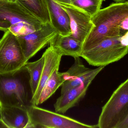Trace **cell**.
Wrapping results in <instances>:
<instances>
[{
  "label": "cell",
  "instance_id": "6da1fadb",
  "mask_svg": "<svg viewBox=\"0 0 128 128\" xmlns=\"http://www.w3.org/2000/svg\"><path fill=\"white\" fill-rule=\"evenodd\" d=\"M128 17V1L113 3L100 9L92 17L95 26L83 44L82 51L105 39L125 34L121 29L120 25Z\"/></svg>",
  "mask_w": 128,
  "mask_h": 128
},
{
  "label": "cell",
  "instance_id": "7a4b0ae2",
  "mask_svg": "<svg viewBox=\"0 0 128 128\" xmlns=\"http://www.w3.org/2000/svg\"><path fill=\"white\" fill-rule=\"evenodd\" d=\"M33 95L30 76L24 66L14 72L0 74V106L28 109L32 105Z\"/></svg>",
  "mask_w": 128,
  "mask_h": 128
},
{
  "label": "cell",
  "instance_id": "3957f363",
  "mask_svg": "<svg viewBox=\"0 0 128 128\" xmlns=\"http://www.w3.org/2000/svg\"><path fill=\"white\" fill-rule=\"evenodd\" d=\"M0 20L9 23V30L16 36L32 33L43 25L18 0H0Z\"/></svg>",
  "mask_w": 128,
  "mask_h": 128
},
{
  "label": "cell",
  "instance_id": "277c9868",
  "mask_svg": "<svg viewBox=\"0 0 128 128\" xmlns=\"http://www.w3.org/2000/svg\"><path fill=\"white\" fill-rule=\"evenodd\" d=\"M128 53V31L122 37L105 39L82 50L80 57L92 66L108 65L122 59Z\"/></svg>",
  "mask_w": 128,
  "mask_h": 128
},
{
  "label": "cell",
  "instance_id": "5b68a950",
  "mask_svg": "<svg viewBox=\"0 0 128 128\" xmlns=\"http://www.w3.org/2000/svg\"><path fill=\"white\" fill-rule=\"evenodd\" d=\"M128 112V78L114 92L102 107L98 128H116Z\"/></svg>",
  "mask_w": 128,
  "mask_h": 128
},
{
  "label": "cell",
  "instance_id": "8992f818",
  "mask_svg": "<svg viewBox=\"0 0 128 128\" xmlns=\"http://www.w3.org/2000/svg\"><path fill=\"white\" fill-rule=\"evenodd\" d=\"M29 123L27 128H96L97 125L82 123L58 113L32 105L28 109Z\"/></svg>",
  "mask_w": 128,
  "mask_h": 128
},
{
  "label": "cell",
  "instance_id": "52a82bcc",
  "mask_svg": "<svg viewBox=\"0 0 128 128\" xmlns=\"http://www.w3.org/2000/svg\"><path fill=\"white\" fill-rule=\"evenodd\" d=\"M28 62L17 37L10 30L0 39V74L18 70Z\"/></svg>",
  "mask_w": 128,
  "mask_h": 128
},
{
  "label": "cell",
  "instance_id": "ba28073f",
  "mask_svg": "<svg viewBox=\"0 0 128 128\" xmlns=\"http://www.w3.org/2000/svg\"><path fill=\"white\" fill-rule=\"evenodd\" d=\"M58 33L51 22L43 24L38 30L26 35L16 36L27 61L50 44Z\"/></svg>",
  "mask_w": 128,
  "mask_h": 128
},
{
  "label": "cell",
  "instance_id": "9c48e42d",
  "mask_svg": "<svg viewBox=\"0 0 128 128\" xmlns=\"http://www.w3.org/2000/svg\"><path fill=\"white\" fill-rule=\"evenodd\" d=\"M55 2L68 16L71 31V35L82 43L83 45L95 26L92 17L82 9L71 4Z\"/></svg>",
  "mask_w": 128,
  "mask_h": 128
},
{
  "label": "cell",
  "instance_id": "30bf717a",
  "mask_svg": "<svg viewBox=\"0 0 128 128\" xmlns=\"http://www.w3.org/2000/svg\"><path fill=\"white\" fill-rule=\"evenodd\" d=\"M80 57L74 58V62L66 72H64L66 81L62 86L61 94L67 90L80 85L89 80H93L104 67H98L95 69H90L84 66Z\"/></svg>",
  "mask_w": 128,
  "mask_h": 128
},
{
  "label": "cell",
  "instance_id": "8fae6325",
  "mask_svg": "<svg viewBox=\"0 0 128 128\" xmlns=\"http://www.w3.org/2000/svg\"><path fill=\"white\" fill-rule=\"evenodd\" d=\"M43 55L44 57V63L41 77L36 90L32 97L31 100L32 104L36 106L44 85L55 70L59 68L62 58L63 56L59 50L52 42Z\"/></svg>",
  "mask_w": 128,
  "mask_h": 128
},
{
  "label": "cell",
  "instance_id": "7c38bea8",
  "mask_svg": "<svg viewBox=\"0 0 128 128\" xmlns=\"http://www.w3.org/2000/svg\"><path fill=\"white\" fill-rule=\"evenodd\" d=\"M93 81L89 80L82 84L72 88L62 94L54 104L56 112L64 114L75 106L84 98L89 86Z\"/></svg>",
  "mask_w": 128,
  "mask_h": 128
},
{
  "label": "cell",
  "instance_id": "4fadbf2b",
  "mask_svg": "<svg viewBox=\"0 0 128 128\" xmlns=\"http://www.w3.org/2000/svg\"><path fill=\"white\" fill-rule=\"evenodd\" d=\"M0 117L7 128H27L29 123L28 109L18 107H1Z\"/></svg>",
  "mask_w": 128,
  "mask_h": 128
},
{
  "label": "cell",
  "instance_id": "5bb4252c",
  "mask_svg": "<svg viewBox=\"0 0 128 128\" xmlns=\"http://www.w3.org/2000/svg\"><path fill=\"white\" fill-rule=\"evenodd\" d=\"M50 16L51 23L58 34L62 36L71 34L70 20L67 13L54 0H45Z\"/></svg>",
  "mask_w": 128,
  "mask_h": 128
},
{
  "label": "cell",
  "instance_id": "9a60e30c",
  "mask_svg": "<svg viewBox=\"0 0 128 128\" xmlns=\"http://www.w3.org/2000/svg\"><path fill=\"white\" fill-rule=\"evenodd\" d=\"M62 55L74 58L80 57L82 49V43L73 37L71 35L62 36L58 34L52 41Z\"/></svg>",
  "mask_w": 128,
  "mask_h": 128
},
{
  "label": "cell",
  "instance_id": "2e32d148",
  "mask_svg": "<svg viewBox=\"0 0 128 128\" xmlns=\"http://www.w3.org/2000/svg\"><path fill=\"white\" fill-rule=\"evenodd\" d=\"M59 68L55 70L44 85L38 101L37 106L40 105L50 98L65 82L64 73L58 71Z\"/></svg>",
  "mask_w": 128,
  "mask_h": 128
},
{
  "label": "cell",
  "instance_id": "e0dca14e",
  "mask_svg": "<svg viewBox=\"0 0 128 128\" xmlns=\"http://www.w3.org/2000/svg\"><path fill=\"white\" fill-rule=\"evenodd\" d=\"M29 10L43 24L51 22L49 13L45 0H18Z\"/></svg>",
  "mask_w": 128,
  "mask_h": 128
},
{
  "label": "cell",
  "instance_id": "ac0fdd59",
  "mask_svg": "<svg viewBox=\"0 0 128 128\" xmlns=\"http://www.w3.org/2000/svg\"><path fill=\"white\" fill-rule=\"evenodd\" d=\"M44 63V57L42 54L38 60L34 62H28L25 65L29 73L30 84L33 96L38 86Z\"/></svg>",
  "mask_w": 128,
  "mask_h": 128
},
{
  "label": "cell",
  "instance_id": "d6986e66",
  "mask_svg": "<svg viewBox=\"0 0 128 128\" xmlns=\"http://www.w3.org/2000/svg\"><path fill=\"white\" fill-rule=\"evenodd\" d=\"M103 0H71V4L82 9L92 17L101 9Z\"/></svg>",
  "mask_w": 128,
  "mask_h": 128
},
{
  "label": "cell",
  "instance_id": "ffe728a7",
  "mask_svg": "<svg viewBox=\"0 0 128 128\" xmlns=\"http://www.w3.org/2000/svg\"><path fill=\"white\" fill-rule=\"evenodd\" d=\"M116 128H128V112L119 123Z\"/></svg>",
  "mask_w": 128,
  "mask_h": 128
},
{
  "label": "cell",
  "instance_id": "44dd1931",
  "mask_svg": "<svg viewBox=\"0 0 128 128\" xmlns=\"http://www.w3.org/2000/svg\"><path fill=\"white\" fill-rule=\"evenodd\" d=\"M10 24L9 23L5 21L0 20V31L5 32L9 30Z\"/></svg>",
  "mask_w": 128,
  "mask_h": 128
},
{
  "label": "cell",
  "instance_id": "7402d4cb",
  "mask_svg": "<svg viewBox=\"0 0 128 128\" xmlns=\"http://www.w3.org/2000/svg\"><path fill=\"white\" fill-rule=\"evenodd\" d=\"M0 108L1 106H0ZM6 126L5 124L2 121L0 117V128H6Z\"/></svg>",
  "mask_w": 128,
  "mask_h": 128
},
{
  "label": "cell",
  "instance_id": "603a6c76",
  "mask_svg": "<svg viewBox=\"0 0 128 128\" xmlns=\"http://www.w3.org/2000/svg\"><path fill=\"white\" fill-rule=\"evenodd\" d=\"M55 1L67 3V4H71V0H55Z\"/></svg>",
  "mask_w": 128,
  "mask_h": 128
},
{
  "label": "cell",
  "instance_id": "cb8c5ba5",
  "mask_svg": "<svg viewBox=\"0 0 128 128\" xmlns=\"http://www.w3.org/2000/svg\"><path fill=\"white\" fill-rule=\"evenodd\" d=\"M116 2H125L127 1L128 0H113Z\"/></svg>",
  "mask_w": 128,
  "mask_h": 128
}]
</instances>
